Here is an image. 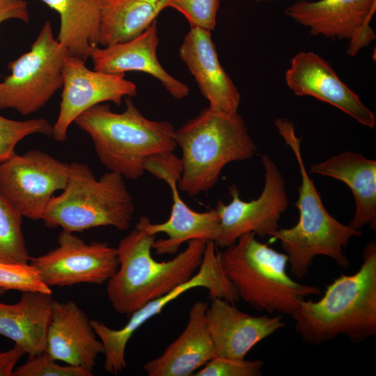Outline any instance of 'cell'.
Instances as JSON below:
<instances>
[{
  "label": "cell",
  "instance_id": "cell-23",
  "mask_svg": "<svg viewBox=\"0 0 376 376\" xmlns=\"http://www.w3.org/2000/svg\"><path fill=\"white\" fill-rule=\"evenodd\" d=\"M53 300L52 294L25 292L15 304L0 302V335L29 357L45 352Z\"/></svg>",
  "mask_w": 376,
  "mask_h": 376
},
{
  "label": "cell",
  "instance_id": "cell-26",
  "mask_svg": "<svg viewBox=\"0 0 376 376\" xmlns=\"http://www.w3.org/2000/svg\"><path fill=\"white\" fill-rule=\"evenodd\" d=\"M22 217L0 194V263H28L31 259L22 229Z\"/></svg>",
  "mask_w": 376,
  "mask_h": 376
},
{
  "label": "cell",
  "instance_id": "cell-24",
  "mask_svg": "<svg viewBox=\"0 0 376 376\" xmlns=\"http://www.w3.org/2000/svg\"><path fill=\"white\" fill-rule=\"evenodd\" d=\"M169 0H98L100 29L98 45L132 40L143 33L168 8Z\"/></svg>",
  "mask_w": 376,
  "mask_h": 376
},
{
  "label": "cell",
  "instance_id": "cell-14",
  "mask_svg": "<svg viewBox=\"0 0 376 376\" xmlns=\"http://www.w3.org/2000/svg\"><path fill=\"white\" fill-rule=\"evenodd\" d=\"M375 10L376 0H299L285 13L313 36L348 40L347 52L352 56L375 38L370 26Z\"/></svg>",
  "mask_w": 376,
  "mask_h": 376
},
{
  "label": "cell",
  "instance_id": "cell-20",
  "mask_svg": "<svg viewBox=\"0 0 376 376\" xmlns=\"http://www.w3.org/2000/svg\"><path fill=\"white\" fill-rule=\"evenodd\" d=\"M207 303L196 301L181 334L159 357L147 361L149 376H190L216 356L206 322Z\"/></svg>",
  "mask_w": 376,
  "mask_h": 376
},
{
  "label": "cell",
  "instance_id": "cell-30",
  "mask_svg": "<svg viewBox=\"0 0 376 376\" xmlns=\"http://www.w3.org/2000/svg\"><path fill=\"white\" fill-rule=\"evenodd\" d=\"M262 360L214 357L196 371L194 376H258L263 374Z\"/></svg>",
  "mask_w": 376,
  "mask_h": 376
},
{
  "label": "cell",
  "instance_id": "cell-11",
  "mask_svg": "<svg viewBox=\"0 0 376 376\" xmlns=\"http://www.w3.org/2000/svg\"><path fill=\"white\" fill-rule=\"evenodd\" d=\"M265 169V185L260 195L244 201L235 185L229 187L231 201L225 204L218 201L214 208L219 217V231L214 242L226 248L248 233L260 237L271 235L280 228L279 221L288 206L285 180L274 162L262 155Z\"/></svg>",
  "mask_w": 376,
  "mask_h": 376
},
{
  "label": "cell",
  "instance_id": "cell-4",
  "mask_svg": "<svg viewBox=\"0 0 376 376\" xmlns=\"http://www.w3.org/2000/svg\"><path fill=\"white\" fill-rule=\"evenodd\" d=\"M125 100L122 113H115L109 105L102 103L81 113L74 123L89 135L104 167L136 180L146 172L148 158L174 151L175 130L168 121L146 118L132 97H125Z\"/></svg>",
  "mask_w": 376,
  "mask_h": 376
},
{
  "label": "cell",
  "instance_id": "cell-33",
  "mask_svg": "<svg viewBox=\"0 0 376 376\" xmlns=\"http://www.w3.org/2000/svg\"><path fill=\"white\" fill-rule=\"evenodd\" d=\"M10 19L29 23L30 15L25 0H0V24Z\"/></svg>",
  "mask_w": 376,
  "mask_h": 376
},
{
  "label": "cell",
  "instance_id": "cell-19",
  "mask_svg": "<svg viewBox=\"0 0 376 376\" xmlns=\"http://www.w3.org/2000/svg\"><path fill=\"white\" fill-rule=\"evenodd\" d=\"M159 44L157 20L140 36L126 42L103 47L95 45L89 58L94 70L111 74H125L136 71L157 79L164 88L177 100L189 93L187 85L175 79L162 66L157 56Z\"/></svg>",
  "mask_w": 376,
  "mask_h": 376
},
{
  "label": "cell",
  "instance_id": "cell-32",
  "mask_svg": "<svg viewBox=\"0 0 376 376\" xmlns=\"http://www.w3.org/2000/svg\"><path fill=\"white\" fill-rule=\"evenodd\" d=\"M144 169L165 182L173 179L179 182L182 172V164L181 159L175 156L173 152H164L148 158Z\"/></svg>",
  "mask_w": 376,
  "mask_h": 376
},
{
  "label": "cell",
  "instance_id": "cell-9",
  "mask_svg": "<svg viewBox=\"0 0 376 376\" xmlns=\"http://www.w3.org/2000/svg\"><path fill=\"white\" fill-rule=\"evenodd\" d=\"M196 288L206 289L211 300L219 298L233 304L240 301L235 288L222 269L219 250L212 241H207L201 264L189 280L133 312L122 328L113 329L102 322L91 320L95 334L104 345V370L113 375L122 373L127 367L126 347L134 332L151 318L159 314L170 302Z\"/></svg>",
  "mask_w": 376,
  "mask_h": 376
},
{
  "label": "cell",
  "instance_id": "cell-18",
  "mask_svg": "<svg viewBox=\"0 0 376 376\" xmlns=\"http://www.w3.org/2000/svg\"><path fill=\"white\" fill-rule=\"evenodd\" d=\"M46 351L55 359L93 373L104 345L86 313L73 301L53 300Z\"/></svg>",
  "mask_w": 376,
  "mask_h": 376
},
{
  "label": "cell",
  "instance_id": "cell-7",
  "mask_svg": "<svg viewBox=\"0 0 376 376\" xmlns=\"http://www.w3.org/2000/svg\"><path fill=\"white\" fill-rule=\"evenodd\" d=\"M134 213L121 175L109 171L96 179L86 164L72 162L65 187L52 198L42 221L48 228L72 233L109 226L123 231L130 228Z\"/></svg>",
  "mask_w": 376,
  "mask_h": 376
},
{
  "label": "cell",
  "instance_id": "cell-3",
  "mask_svg": "<svg viewBox=\"0 0 376 376\" xmlns=\"http://www.w3.org/2000/svg\"><path fill=\"white\" fill-rule=\"evenodd\" d=\"M155 235L134 228L116 247L118 267L107 285V297L118 313L130 315L147 302L189 280L199 268L207 241L193 239L173 259L152 256Z\"/></svg>",
  "mask_w": 376,
  "mask_h": 376
},
{
  "label": "cell",
  "instance_id": "cell-5",
  "mask_svg": "<svg viewBox=\"0 0 376 376\" xmlns=\"http://www.w3.org/2000/svg\"><path fill=\"white\" fill-rule=\"evenodd\" d=\"M182 152L178 189L190 196L212 189L230 162L251 159L257 146L238 113L203 109L175 130Z\"/></svg>",
  "mask_w": 376,
  "mask_h": 376
},
{
  "label": "cell",
  "instance_id": "cell-6",
  "mask_svg": "<svg viewBox=\"0 0 376 376\" xmlns=\"http://www.w3.org/2000/svg\"><path fill=\"white\" fill-rule=\"evenodd\" d=\"M224 249L219 258L225 275L240 300L256 310L291 315L301 300L320 293L316 286L293 280L286 254L259 242L253 233Z\"/></svg>",
  "mask_w": 376,
  "mask_h": 376
},
{
  "label": "cell",
  "instance_id": "cell-13",
  "mask_svg": "<svg viewBox=\"0 0 376 376\" xmlns=\"http://www.w3.org/2000/svg\"><path fill=\"white\" fill-rule=\"evenodd\" d=\"M84 63L68 54L65 57L60 109L52 135L58 141L66 140L70 125L89 108L106 102L120 106L123 97L137 94L136 85L125 74L91 70Z\"/></svg>",
  "mask_w": 376,
  "mask_h": 376
},
{
  "label": "cell",
  "instance_id": "cell-35",
  "mask_svg": "<svg viewBox=\"0 0 376 376\" xmlns=\"http://www.w3.org/2000/svg\"><path fill=\"white\" fill-rule=\"evenodd\" d=\"M4 292H5V290H3V289H1V288H0V297H1V295H3L4 294Z\"/></svg>",
  "mask_w": 376,
  "mask_h": 376
},
{
  "label": "cell",
  "instance_id": "cell-34",
  "mask_svg": "<svg viewBox=\"0 0 376 376\" xmlns=\"http://www.w3.org/2000/svg\"><path fill=\"white\" fill-rule=\"evenodd\" d=\"M24 354L23 348L16 344L10 350H0V376H13L17 363Z\"/></svg>",
  "mask_w": 376,
  "mask_h": 376
},
{
  "label": "cell",
  "instance_id": "cell-10",
  "mask_svg": "<svg viewBox=\"0 0 376 376\" xmlns=\"http://www.w3.org/2000/svg\"><path fill=\"white\" fill-rule=\"evenodd\" d=\"M69 164L38 150L15 153L0 163V194L22 217L42 220L54 193L63 190Z\"/></svg>",
  "mask_w": 376,
  "mask_h": 376
},
{
  "label": "cell",
  "instance_id": "cell-16",
  "mask_svg": "<svg viewBox=\"0 0 376 376\" xmlns=\"http://www.w3.org/2000/svg\"><path fill=\"white\" fill-rule=\"evenodd\" d=\"M206 322L216 356L234 359H245L256 344L285 327L281 315H252L219 298L211 300Z\"/></svg>",
  "mask_w": 376,
  "mask_h": 376
},
{
  "label": "cell",
  "instance_id": "cell-17",
  "mask_svg": "<svg viewBox=\"0 0 376 376\" xmlns=\"http://www.w3.org/2000/svg\"><path fill=\"white\" fill-rule=\"evenodd\" d=\"M179 56L209 102V108L238 112L240 93L219 62L210 31L191 26L179 49Z\"/></svg>",
  "mask_w": 376,
  "mask_h": 376
},
{
  "label": "cell",
  "instance_id": "cell-2",
  "mask_svg": "<svg viewBox=\"0 0 376 376\" xmlns=\"http://www.w3.org/2000/svg\"><path fill=\"white\" fill-rule=\"evenodd\" d=\"M274 124L296 158L301 184L295 203L299 210L297 223L288 228L280 227L270 236L280 242L288 257L290 273L297 279L308 274L313 259L318 256L330 258L340 267L347 269L350 262L344 251L350 240L360 237L361 231L340 223L325 208L306 171L301 139L297 136L293 124L285 118L276 119Z\"/></svg>",
  "mask_w": 376,
  "mask_h": 376
},
{
  "label": "cell",
  "instance_id": "cell-31",
  "mask_svg": "<svg viewBox=\"0 0 376 376\" xmlns=\"http://www.w3.org/2000/svg\"><path fill=\"white\" fill-rule=\"evenodd\" d=\"M220 0H169L168 8L182 13L190 26L212 31L216 26Z\"/></svg>",
  "mask_w": 376,
  "mask_h": 376
},
{
  "label": "cell",
  "instance_id": "cell-12",
  "mask_svg": "<svg viewBox=\"0 0 376 376\" xmlns=\"http://www.w3.org/2000/svg\"><path fill=\"white\" fill-rule=\"evenodd\" d=\"M49 287L79 283L101 285L107 282L118 267L116 248L107 242H85L72 232L62 230L58 246L45 254L31 258Z\"/></svg>",
  "mask_w": 376,
  "mask_h": 376
},
{
  "label": "cell",
  "instance_id": "cell-8",
  "mask_svg": "<svg viewBox=\"0 0 376 376\" xmlns=\"http://www.w3.org/2000/svg\"><path fill=\"white\" fill-rule=\"evenodd\" d=\"M67 54L47 21L30 50L8 63L11 73L0 82V109L27 116L43 107L62 88Z\"/></svg>",
  "mask_w": 376,
  "mask_h": 376
},
{
  "label": "cell",
  "instance_id": "cell-22",
  "mask_svg": "<svg viewBox=\"0 0 376 376\" xmlns=\"http://www.w3.org/2000/svg\"><path fill=\"white\" fill-rule=\"evenodd\" d=\"M173 204L170 217L160 224H152L147 217H141L135 227L156 235L165 233L167 238L155 240L152 249L158 255L175 254L182 244L193 239L214 242L219 231V217L215 209L198 212L187 206L178 192V181L170 180Z\"/></svg>",
  "mask_w": 376,
  "mask_h": 376
},
{
  "label": "cell",
  "instance_id": "cell-27",
  "mask_svg": "<svg viewBox=\"0 0 376 376\" xmlns=\"http://www.w3.org/2000/svg\"><path fill=\"white\" fill-rule=\"evenodd\" d=\"M53 125L45 118L15 120L0 116V163L10 157L17 143L35 134L52 136Z\"/></svg>",
  "mask_w": 376,
  "mask_h": 376
},
{
  "label": "cell",
  "instance_id": "cell-29",
  "mask_svg": "<svg viewBox=\"0 0 376 376\" xmlns=\"http://www.w3.org/2000/svg\"><path fill=\"white\" fill-rule=\"evenodd\" d=\"M46 350L29 357L27 361L15 368L13 376H92L93 373L79 366H61Z\"/></svg>",
  "mask_w": 376,
  "mask_h": 376
},
{
  "label": "cell",
  "instance_id": "cell-21",
  "mask_svg": "<svg viewBox=\"0 0 376 376\" xmlns=\"http://www.w3.org/2000/svg\"><path fill=\"white\" fill-rule=\"evenodd\" d=\"M309 174L338 180L350 188L355 212L349 226L361 230L369 225L376 228V161L345 151L311 166Z\"/></svg>",
  "mask_w": 376,
  "mask_h": 376
},
{
  "label": "cell",
  "instance_id": "cell-1",
  "mask_svg": "<svg viewBox=\"0 0 376 376\" xmlns=\"http://www.w3.org/2000/svg\"><path fill=\"white\" fill-rule=\"evenodd\" d=\"M297 334L318 345L338 336L354 343L376 334V244L363 251L362 263L352 274L331 283L318 301L301 300L291 315Z\"/></svg>",
  "mask_w": 376,
  "mask_h": 376
},
{
  "label": "cell",
  "instance_id": "cell-25",
  "mask_svg": "<svg viewBox=\"0 0 376 376\" xmlns=\"http://www.w3.org/2000/svg\"><path fill=\"white\" fill-rule=\"evenodd\" d=\"M60 17L56 38L72 56L84 62L91 48L98 45L100 9L98 0H40Z\"/></svg>",
  "mask_w": 376,
  "mask_h": 376
},
{
  "label": "cell",
  "instance_id": "cell-15",
  "mask_svg": "<svg viewBox=\"0 0 376 376\" xmlns=\"http://www.w3.org/2000/svg\"><path fill=\"white\" fill-rule=\"evenodd\" d=\"M285 79L295 95L313 97L336 107L362 125L375 127L373 113L319 55L310 52L297 54L285 72Z\"/></svg>",
  "mask_w": 376,
  "mask_h": 376
},
{
  "label": "cell",
  "instance_id": "cell-28",
  "mask_svg": "<svg viewBox=\"0 0 376 376\" xmlns=\"http://www.w3.org/2000/svg\"><path fill=\"white\" fill-rule=\"evenodd\" d=\"M0 288L6 290L52 294L38 270L28 263H0Z\"/></svg>",
  "mask_w": 376,
  "mask_h": 376
}]
</instances>
